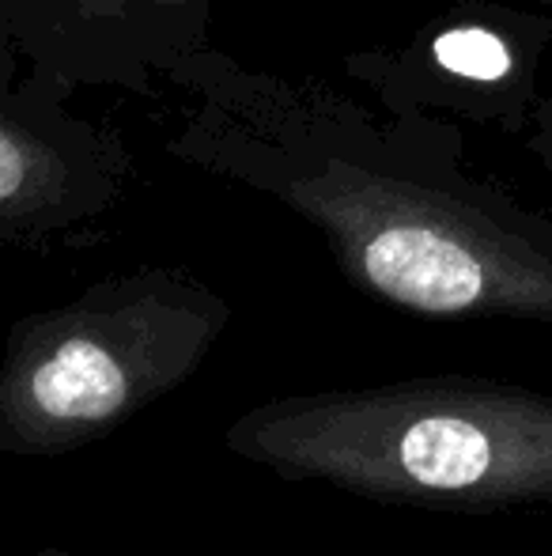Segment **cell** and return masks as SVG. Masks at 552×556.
Here are the masks:
<instances>
[{"label":"cell","mask_w":552,"mask_h":556,"mask_svg":"<svg viewBox=\"0 0 552 556\" xmlns=\"http://www.w3.org/2000/svg\"><path fill=\"white\" fill-rule=\"evenodd\" d=\"M167 88V152L310 224L360 295L432 323H552V216L473 175L458 122L371 111L220 46Z\"/></svg>","instance_id":"obj_1"},{"label":"cell","mask_w":552,"mask_h":556,"mask_svg":"<svg viewBox=\"0 0 552 556\" xmlns=\"http://www.w3.org/2000/svg\"><path fill=\"white\" fill-rule=\"evenodd\" d=\"M223 446L280 481L375 504L458 515L552 504V394L485 375L269 397L223 428Z\"/></svg>","instance_id":"obj_2"},{"label":"cell","mask_w":552,"mask_h":556,"mask_svg":"<svg viewBox=\"0 0 552 556\" xmlns=\"http://www.w3.org/2000/svg\"><path fill=\"white\" fill-rule=\"evenodd\" d=\"M231 303L178 265L111 273L15 318L0 359V454L61 458L103 443L213 356Z\"/></svg>","instance_id":"obj_3"},{"label":"cell","mask_w":552,"mask_h":556,"mask_svg":"<svg viewBox=\"0 0 552 556\" xmlns=\"http://www.w3.org/2000/svg\"><path fill=\"white\" fill-rule=\"evenodd\" d=\"M552 20L518 4H454L409 38L368 46L341 73L390 114L523 132L541 103Z\"/></svg>","instance_id":"obj_4"},{"label":"cell","mask_w":552,"mask_h":556,"mask_svg":"<svg viewBox=\"0 0 552 556\" xmlns=\"http://www.w3.org/2000/svg\"><path fill=\"white\" fill-rule=\"evenodd\" d=\"M73 91L27 73L0 91V242L42 254L121 205L133 170L126 140L73 114Z\"/></svg>","instance_id":"obj_5"},{"label":"cell","mask_w":552,"mask_h":556,"mask_svg":"<svg viewBox=\"0 0 552 556\" xmlns=\"http://www.w3.org/2000/svg\"><path fill=\"white\" fill-rule=\"evenodd\" d=\"M0 35L68 91L152 96L213 46V0H0Z\"/></svg>","instance_id":"obj_6"},{"label":"cell","mask_w":552,"mask_h":556,"mask_svg":"<svg viewBox=\"0 0 552 556\" xmlns=\"http://www.w3.org/2000/svg\"><path fill=\"white\" fill-rule=\"evenodd\" d=\"M518 137H523V144L538 155V163L552 175V96H541V103L534 106L530 122H526V129Z\"/></svg>","instance_id":"obj_7"},{"label":"cell","mask_w":552,"mask_h":556,"mask_svg":"<svg viewBox=\"0 0 552 556\" xmlns=\"http://www.w3.org/2000/svg\"><path fill=\"white\" fill-rule=\"evenodd\" d=\"M35 556H73V553L61 549V545H42V549H38Z\"/></svg>","instance_id":"obj_8"}]
</instances>
